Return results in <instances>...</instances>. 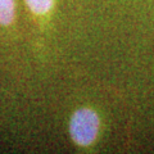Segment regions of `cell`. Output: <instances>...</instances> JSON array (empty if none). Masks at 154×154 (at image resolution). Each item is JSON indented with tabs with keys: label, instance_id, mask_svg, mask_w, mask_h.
Instances as JSON below:
<instances>
[{
	"label": "cell",
	"instance_id": "6da1fadb",
	"mask_svg": "<svg viewBox=\"0 0 154 154\" xmlns=\"http://www.w3.org/2000/svg\"><path fill=\"white\" fill-rule=\"evenodd\" d=\"M99 132V117L94 110L82 108L73 113L69 122L71 137L77 145L90 146Z\"/></svg>",
	"mask_w": 154,
	"mask_h": 154
},
{
	"label": "cell",
	"instance_id": "3957f363",
	"mask_svg": "<svg viewBox=\"0 0 154 154\" xmlns=\"http://www.w3.org/2000/svg\"><path fill=\"white\" fill-rule=\"evenodd\" d=\"M30 11L38 16L46 14L53 8L54 0H26Z\"/></svg>",
	"mask_w": 154,
	"mask_h": 154
},
{
	"label": "cell",
	"instance_id": "7a4b0ae2",
	"mask_svg": "<svg viewBox=\"0 0 154 154\" xmlns=\"http://www.w3.org/2000/svg\"><path fill=\"white\" fill-rule=\"evenodd\" d=\"M14 0H0V25L9 26L14 19Z\"/></svg>",
	"mask_w": 154,
	"mask_h": 154
}]
</instances>
